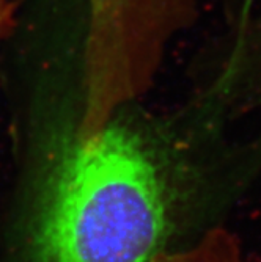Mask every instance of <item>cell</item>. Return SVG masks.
Listing matches in <instances>:
<instances>
[{
	"mask_svg": "<svg viewBox=\"0 0 261 262\" xmlns=\"http://www.w3.org/2000/svg\"><path fill=\"white\" fill-rule=\"evenodd\" d=\"M14 16V0H0V36H4L11 27Z\"/></svg>",
	"mask_w": 261,
	"mask_h": 262,
	"instance_id": "obj_5",
	"label": "cell"
},
{
	"mask_svg": "<svg viewBox=\"0 0 261 262\" xmlns=\"http://www.w3.org/2000/svg\"><path fill=\"white\" fill-rule=\"evenodd\" d=\"M122 115L52 141L32 196L33 262H159L173 251L184 201L175 163Z\"/></svg>",
	"mask_w": 261,
	"mask_h": 262,
	"instance_id": "obj_1",
	"label": "cell"
},
{
	"mask_svg": "<svg viewBox=\"0 0 261 262\" xmlns=\"http://www.w3.org/2000/svg\"><path fill=\"white\" fill-rule=\"evenodd\" d=\"M212 91L234 102L261 96V0H239Z\"/></svg>",
	"mask_w": 261,
	"mask_h": 262,
	"instance_id": "obj_3",
	"label": "cell"
},
{
	"mask_svg": "<svg viewBox=\"0 0 261 262\" xmlns=\"http://www.w3.org/2000/svg\"><path fill=\"white\" fill-rule=\"evenodd\" d=\"M159 262H255L244 256L236 237L222 228H212L183 248L159 257Z\"/></svg>",
	"mask_w": 261,
	"mask_h": 262,
	"instance_id": "obj_4",
	"label": "cell"
},
{
	"mask_svg": "<svg viewBox=\"0 0 261 262\" xmlns=\"http://www.w3.org/2000/svg\"><path fill=\"white\" fill-rule=\"evenodd\" d=\"M77 129L91 134L144 94L195 0H85Z\"/></svg>",
	"mask_w": 261,
	"mask_h": 262,
	"instance_id": "obj_2",
	"label": "cell"
}]
</instances>
